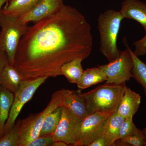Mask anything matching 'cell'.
Returning <instances> with one entry per match:
<instances>
[{"instance_id":"obj_1","label":"cell","mask_w":146,"mask_h":146,"mask_svg":"<svg viewBox=\"0 0 146 146\" xmlns=\"http://www.w3.org/2000/svg\"><path fill=\"white\" fill-rule=\"evenodd\" d=\"M91 27L76 9L63 4L29 27L21 38L13 65L25 80L61 76V66L92 52Z\"/></svg>"},{"instance_id":"obj_2","label":"cell","mask_w":146,"mask_h":146,"mask_svg":"<svg viewBox=\"0 0 146 146\" xmlns=\"http://www.w3.org/2000/svg\"><path fill=\"white\" fill-rule=\"evenodd\" d=\"M124 19L120 11L113 9L106 11L98 18L100 51L109 62L115 60L121 53L117 43L121 23Z\"/></svg>"},{"instance_id":"obj_3","label":"cell","mask_w":146,"mask_h":146,"mask_svg":"<svg viewBox=\"0 0 146 146\" xmlns=\"http://www.w3.org/2000/svg\"><path fill=\"white\" fill-rule=\"evenodd\" d=\"M126 86L125 83H106L89 92L81 93L89 114L103 111L116 112Z\"/></svg>"},{"instance_id":"obj_4","label":"cell","mask_w":146,"mask_h":146,"mask_svg":"<svg viewBox=\"0 0 146 146\" xmlns=\"http://www.w3.org/2000/svg\"><path fill=\"white\" fill-rule=\"evenodd\" d=\"M0 27V48L6 53L9 63L13 65L19 42L29 26L19 18L1 13Z\"/></svg>"},{"instance_id":"obj_5","label":"cell","mask_w":146,"mask_h":146,"mask_svg":"<svg viewBox=\"0 0 146 146\" xmlns=\"http://www.w3.org/2000/svg\"><path fill=\"white\" fill-rule=\"evenodd\" d=\"M62 106V96L60 90L53 94L48 104L42 112L31 114L22 120L19 146H26L30 142L39 137L47 115L57 108Z\"/></svg>"},{"instance_id":"obj_6","label":"cell","mask_w":146,"mask_h":146,"mask_svg":"<svg viewBox=\"0 0 146 146\" xmlns=\"http://www.w3.org/2000/svg\"><path fill=\"white\" fill-rule=\"evenodd\" d=\"M115 112H94L80 121L75 146H88L92 141L101 136L106 123Z\"/></svg>"},{"instance_id":"obj_7","label":"cell","mask_w":146,"mask_h":146,"mask_svg":"<svg viewBox=\"0 0 146 146\" xmlns=\"http://www.w3.org/2000/svg\"><path fill=\"white\" fill-rule=\"evenodd\" d=\"M48 78V77H44L22 81L18 91L14 94L12 107L5 125L3 135L13 127L25 105L31 100L37 89L44 83Z\"/></svg>"},{"instance_id":"obj_8","label":"cell","mask_w":146,"mask_h":146,"mask_svg":"<svg viewBox=\"0 0 146 146\" xmlns=\"http://www.w3.org/2000/svg\"><path fill=\"white\" fill-rule=\"evenodd\" d=\"M124 43L126 49L117 58L108 64L99 65L106 76V84H122L132 78L133 60L126 40Z\"/></svg>"},{"instance_id":"obj_9","label":"cell","mask_w":146,"mask_h":146,"mask_svg":"<svg viewBox=\"0 0 146 146\" xmlns=\"http://www.w3.org/2000/svg\"><path fill=\"white\" fill-rule=\"evenodd\" d=\"M80 121L75 119L64 106H62L60 121L52 135L54 141H61L75 146Z\"/></svg>"},{"instance_id":"obj_10","label":"cell","mask_w":146,"mask_h":146,"mask_svg":"<svg viewBox=\"0 0 146 146\" xmlns=\"http://www.w3.org/2000/svg\"><path fill=\"white\" fill-rule=\"evenodd\" d=\"M63 106H64L73 116L78 121H82L89 115L81 96V91L62 89Z\"/></svg>"},{"instance_id":"obj_11","label":"cell","mask_w":146,"mask_h":146,"mask_svg":"<svg viewBox=\"0 0 146 146\" xmlns=\"http://www.w3.org/2000/svg\"><path fill=\"white\" fill-rule=\"evenodd\" d=\"M63 0H40L33 9L19 18L24 23L36 22L49 16L63 5Z\"/></svg>"},{"instance_id":"obj_12","label":"cell","mask_w":146,"mask_h":146,"mask_svg":"<svg viewBox=\"0 0 146 146\" xmlns=\"http://www.w3.org/2000/svg\"><path fill=\"white\" fill-rule=\"evenodd\" d=\"M124 18L133 19L141 24L146 33V3L138 0H125L120 10Z\"/></svg>"},{"instance_id":"obj_13","label":"cell","mask_w":146,"mask_h":146,"mask_svg":"<svg viewBox=\"0 0 146 146\" xmlns=\"http://www.w3.org/2000/svg\"><path fill=\"white\" fill-rule=\"evenodd\" d=\"M141 103L140 95L126 86L117 112L124 118L133 117L138 111Z\"/></svg>"},{"instance_id":"obj_14","label":"cell","mask_w":146,"mask_h":146,"mask_svg":"<svg viewBox=\"0 0 146 146\" xmlns=\"http://www.w3.org/2000/svg\"><path fill=\"white\" fill-rule=\"evenodd\" d=\"M23 80V77L17 68L9 63L1 74L0 85L15 94Z\"/></svg>"},{"instance_id":"obj_15","label":"cell","mask_w":146,"mask_h":146,"mask_svg":"<svg viewBox=\"0 0 146 146\" xmlns=\"http://www.w3.org/2000/svg\"><path fill=\"white\" fill-rule=\"evenodd\" d=\"M40 0H9L2 9V13L7 16L19 18L29 12Z\"/></svg>"},{"instance_id":"obj_16","label":"cell","mask_w":146,"mask_h":146,"mask_svg":"<svg viewBox=\"0 0 146 146\" xmlns=\"http://www.w3.org/2000/svg\"><path fill=\"white\" fill-rule=\"evenodd\" d=\"M14 94L0 85V138L3 136L4 129L13 104Z\"/></svg>"},{"instance_id":"obj_17","label":"cell","mask_w":146,"mask_h":146,"mask_svg":"<svg viewBox=\"0 0 146 146\" xmlns=\"http://www.w3.org/2000/svg\"><path fill=\"white\" fill-rule=\"evenodd\" d=\"M106 80L104 72L98 66L84 71L82 76L76 84L79 89L81 90L106 81Z\"/></svg>"},{"instance_id":"obj_18","label":"cell","mask_w":146,"mask_h":146,"mask_svg":"<svg viewBox=\"0 0 146 146\" xmlns=\"http://www.w3.org/2000/svg\"><path fill=\"white\" fill-rule=\"evenodd\" d=\"M124 119L116 111L108 118L106 123L101 136L107 140L110 146H116L117 136Z\"/></svg>"},{"instance_id":"obj_19","label":"cell","mask_w":146,"mask_h":146,"mask_svg":"<svg viewBox=\"0 0 146 146\" xmlns=\"http://www.w3.org/2000/svg\"><path fill=\"white\" fill-rule=\"evenodd\" d=\"M83 60L77 58L64 64L60 68L61 76H64L70 83H77L84 71L82 65Z\"/></svg>"},{"instance_id":"obj_20","label":"cell","mask_w":146,"mask_h":146,"mask_svg":"<svg viewBox=\"0 0 146 146\" xmlns=\"http://www.w3.org/2000/svg\"><path fill=\"white\" fill-rule=\"evenodd\" d=\"M61 112L62 106H60L47 115L43 123L39 136L52 135L60 121Z\"/></svg>"},{"instance_id":"obj_21","label":"cell","mask_w":146,"mask_h":146,"mask_svg":"<svg viewBox=\"0 0 146 146\" xmlns=\"http://www.w3.org/2000/svg\"><path fill=\"white\" fill-rule=\"evenodd\" d=\"M128 48L133 60L132 78L143 87L146 96V64L139 59L129 46Z\"/></svg>"},{"instance_id":"obj_22","label":"cell","mask_w":146,"mask_h":146,"mask_svg":"<svg viewBox=\"0 0 146 146\" xmlns=\"http://www.w3.org/2000/svg\"><path fill=\"white\" fill-rule=\"evenodd\" d=\"M22 120L16 122L13 127L0 138V146H19Z\"/></svg>"},{"instance_id":"obj_23","label":"cell","mask_w":146,"mask_h":146,"mask_svg":"<svg viewBox=\"0 0 146 146\" xmlns=\"http://www.w3.org/2000/svg\"><path fill=\"white\" fill-rule=\"evenodd\" d=\"M117 145L123 146H146V138L143 131L138 128L130 134L118 140Z\"/></svg>"},{"instance_id":"obj_24","label":"cell","mask_w":146,"mask_h":146,"mask_svg":"<svg viewBox=\"0 0 146 146\" xmlns=\"http://www.w3.org/2000/svg\"><path fill=\"white\" fill-rule=\"evenodd\" d=\"M133 117H130L125 118L119 130L117 141L132 133L136 130L137 127L133 123Z\"/></svg>"},{"instance_id":"obj_25","label":"cell","mask_w":146,"mask_h":146,"mask_svg":"<svg viewBox=\"0 0 146 146\" xmlns=\"http://www.w3.org/2000/svg\"><path fill=\"white\" fill-rule=\"evenodd\" d=\"M53 142L52 135L39 136L30 142L26 146H51Z\"/></svg>"},{"instance_id":"obj_26","label":"cell","mask_w":146,"mask_h":146,"mask_svg":"<svg viewBox=\"0 0 146 146\" xmlns=\"http://www.w3.org/2000/svg\"><path fill=\"white\" fill-rule=\"evenodd\" d=\"M133 45L136 48L133 52L137 56L146 54V33L142 39L134 42Z\"/></svg>"},{"instance_id":"obj_27","label":"cell","mask_w":146,"mask_h":146,"mask_svg":"<svg viewBox=\"0 0 146 146\" xmlns=\"http://www.w3.org/2000/svg\"><path fill=\"white\" fill-rule=\"evenodd\" d=\"M9 63V62L6 53L0 48V76L4 68Z\"/></svg>"},{"instance_id":"obj_28","label":"cell","mask_w":146,"mask_h":146,"mask_svg":"<svg viewBox=\"0 0 146 146\" xmlns=\"http://www.w3.org/2000/svg\"><path fill=\"white\" fill-rule=\"evenodd\" d=\"M88 146H110L107 140L101 136L92 141Z\"/></svg>"},{"instance_id":"obj_29","label":"cell","mask_w":146,"mask_h":146,"mask_svg":"<svg viewBox=\"0 0 146 146\" xmlns=\"http://www.w3.org/2000/svg\"><path fill=\"white\" fill-rule=\"evenodd\" d=\"M51 146H68L69 145L65 142L61 141H54L52 144Z\"/></svg>"},{"instance_id":"obj_30","label":"cell","mask_w":146,"mask_h":146,"mask_svg":"<svg viewBox=\"0 0 146 146\" xmlns=\"http://www.w3.org/2000/svg\"><path fill=\"white\" fill-rule=\"evenodd\" d=\"M9 0H0V15L2 13V7L3 5L6 3H7Z\"/></svg>"},{"instance_id":"obj_31","label":"cell","mask_w":146,"mask_h":146,"mask_svg":"<svg viewBox=\"0 0 146 146\" xmlns=\"http://www.w3.org/2000/svg\"><path fill=\"white\" fill-rule=\"evenodd\" d=\"M143 132L144 134H145V136L146 137V127L144 128L143 130Z\"/></svg>"},{"instance_id":"obj_32","label":"cell","mask_w":146,"mask_h":146,"mask_svg":"<svg viewBox=\"0 0 146 146\" xmlns=\"http://www.w3.org/2000/svg\"><path fill=\"white\" fill-rule=\"evenodd\" d=\"M145 138H146V137L145 136Z\"/></svg>"}]
</instances>
